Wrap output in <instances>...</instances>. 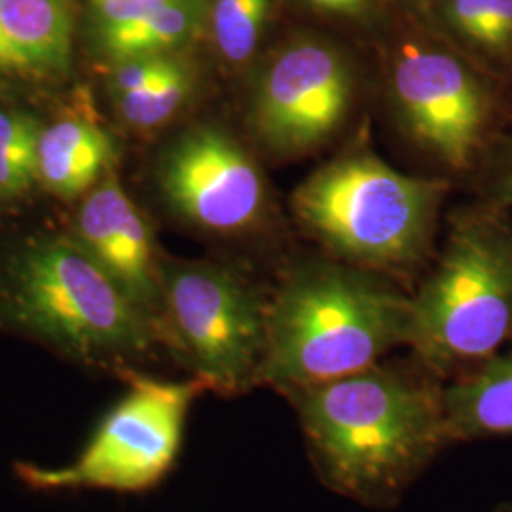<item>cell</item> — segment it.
I'll list each match as a JSON object with an SVG mask.
<instances>
[{
  "mask_svg": "<svg viewBox=\"0 0 512 512\" xmlns=\"http://www.w3.org/2000/svg\"><path fill=\"white\" fill-rule=\"evenodd\" d=\"M160 190L175 213L211 232H241L266 207V184L253 156L228 131L203 124L167 148Z\"/></svg>",
  "mask_w": 512,
  "mask_h": 512,
  "instance_id": "10",
  "label": "cell"
},
{
  "mask_svg": "<svg viewBox=\"0 0 512 512\" xmlns=\"http://www.w3.org/2000/svg\"><path fill=\"white\" fill-rule=\"evenodd\" d=\"M114 158V143L105 129L82 118L59 120L40 133L38 181L55 196L71 200L99 183Z\"/></svg>",
  "mask_w": 512,
  "mask_h": 512,
  "instance_id": "14",
  "label": "cell"
},
{
  "mask_svg": "<svg viewBox=\"0 0 512 512\" xmlns=\"http://www.w3.org/2000/svg\"><path fill=\"white\" fill-rule=\"evenodd\" d=\"M391 93L412 137L452 169H469L484 147L494 101L456 55L406 44L391 67Z\"/></svg>",
  "mask_w": 512,
  "mask_h": 512,
  "instance_id": "9",
  "label": "cell"
},
{
  "mask_svg": "<svg viewBox=\"0 0 512 512\" xmlns=\"http://www.w3.org/2000/svg\"><path fill=\"white\" fill-rule=\"evenodd\" d=\"M410 298L363 266L306 260L268 300L260 385L291 395L376 365L408 338Z\"/></svg>",
  "mask_w": 512,
  "mask_h": 512,
  "instance_id": "2",
  "label": "cell"
},
{
  "mask_svg": "<svg viewBox=\"0 0 512 512\" xmlns=\"http://www.w3.org/2000/svg\"><path fill=\"white\" fill-rule=\"evenodd\" d=\"M74 241L147 311L162 334V264L147 220L114 173L86 196L78 211Z\"/></svg>",
  "mask_w": 512,
  "mask_h": 512,
  "instance_id": "11",
  "label": "cell"
},
{
  "mask_svg": "<svg viewBox=\"0 0 512 512\" xmlns=\"http://www.w3.org/2000/svg\"><path fill=\"white\" fill-rule=\"evenodd\" d=\"M183 65L184 61L171 54L141 55L118 61L109 78L112 97L143 92Z\"/></svg>",
  "mask_w": 512,
  "mask_h": 512,
  "instance_id": "19",
  "label": "cell"
},
{
  "mask_svg": "<svg viewBox=\"0 0 512 512\" xmlns=\"http://www.w3.org/2000/svg\"><path fill=\"white\" fill-rule=\"evenodd\" d=\"M444 414L452 444L512 437V340L484 365L444 384Z\"/></svg>",
  "mask_w": 512,
  "mask_h": 512,
  "instance_id": "13",
  "label": "cell"
},
{
  "mask_svg": "<svg viewBox=\"0 0 512 512\" xmlns=\"http://www.w3.org/2000/svg\"><path fill=\"white\" fill-rule=\"evenodd\" d=\"M444 184L404 175L368 152L317 169L294 192L296 215L336 255L363 268H403L431 236Z\"/></svg>",
  "mask_w": 512,
  "mask_h": 512,
  "instance_id": "5",
  "label": "cell"
},
{
  "mask_svg": "<svg viewBox=\"0 0 512 512\" xmlns=\"http://www.w3.org/2000/svg\"><path fill=\"white\" fill-rule=\"evenodd\" d=\"M512 340V230L494 213L459 219L437 266L410 298L406 346L450 382Z\"/></svg>",
  "mask_w": 512,
  "mask_h": 512,
  "instance_id": "4",
  "label": "cell"
},
{
  "mask_svg": "<svg viewBox=\"0 0 512 512\" xmlns=\"http://www.w3.org/2000/svg\"><path fill=\"white\" fill-rule=\"evenodd\" d=\"M495 200L501 205L512 207V145L509 152L501 158V164L495 171L494 186Z\"/></svg>",
  "mask_w": 512,
  "mask_h": 512,
  "instance_id": "23",
  "label": "cell"
},
{
  "mask_svg": "<svg viewBox=\"0 0 512 512\" xmlns=\"http://www.w3.org/2000/svg\"><path fill=\"white\" fill-rule=\"evenodd\" d=\"M97 35L135 25L169 0H93Z\"/></svg>",
  "mask_w": 512,
  "mask_h": 512,
  "instance_id": "20",
  "label": "cell"
},
{
  "mask_svg": "<svg viewBox=\"0 0 512 512\" xmlns=\"http://www.w3.org/2000/svg\"><path fill=\"white\" fill-rule=\"evenodd\" d=\"M311 6L330 12V14H357L366 6L368 0H308Z\"/></svg>",
  "mask_w": 512,
  "mask_h": 512,
  "instance_id": "24",
  "label": "cell"
},
{
  "mask_svg": "<svg viewBox=\"0 0 512 512\" xmlns=\"http://www.w3.org/2000/svg\"><path fill=\"white\" fill-rule=\"evenodd\" d=\"M2 317L25 334L88 366L126 372L162 334L76 241L40 239L8 268Z\"/></svg>",
  "mask_w": 512,
  "mask_h": 512,
  "instance_id": "3",
  "label": "cell"
},
{
  "mask_svg": "<svg viewBox=\"0 0 512 512\" xmlns=\"http://www.w3.org/2000/svg\"><path fill=\"white\" fill-rule=\"evenodd\" d=\"M448 12L459 35L480 46L486 31L490 0H450Z\"/></svg>",
  "mask_w": 512,
  "mask_h": 512,
  "instance_id": "21",
  "label": "cell"
},
{
  "mask_svg": "<svg viewBox=\"0 0 512 512\" xmlns=\"http://www.w3.org/2000/svg\"><path fill=\"white\" fill-rule=\"evenodd\" d=\"M268 300L245 275L222 264L162 266V342L207 391L243 395L260 385Z\"/></svg>",
  "mask_w": 512,
  "mask_h": 512,
  "instance_id": "7",
  "label": "cell"
},
{
  "mask_svg": "<svg viewBox=\"0 0 512 512\" xmlns=\"http://www.w3.org/2000/svg\"><path fill=\"white\" fill-rule=\"evenodd\" d=\"M355 97L346 55L319 40H296L268 61L251 101L258 141L274 156H300L342 128Z\"/></svg>",
  "mask_w": 512,
  "mask_h": 512,
  "instance_id": "8",
  "label": "cell"
},
{
  "mask_svg": "<svg viewBox=\"0 0 512 512\" xmlns=\"http://www.w3.org/2000/svg\"><path fill=\"white\" fill-rule=\"evenodd\" d=\"M270 0H215L211 27L224 61L241 65L255 54L264 33Z\"/></svg>",
  "mask_w": 512,
  "mask_h": 512,
  "instance_id": "17",
  "label": "cell"
},
{
  "mask_svg": "<svg viewBox=\"0 0 512 512\" xmlns=\"http://www.w3.org/2000/svg\"><path fill=\"white\" fill-rule=\"evenodd\" d=\"M42 128L33 116L0 109V196L27 192L37 175L38 139Z\"/></svg>",
  "mask_w": 512,
  "mask_h": 512,
  "instance_id": "16",
  "label": "cell"
},
{
  "mask_svg": "<svg viewBox=\"0 0 512 512\" xmlns=\"http://www.w3.org/2000/svg\"><path fill=\"white\" fill-rule=\"evenodd\" d=\"M73 40L71 0H0V74L59 78Z\"/></svg>",
  "mask_w": 512,
  "mask_h": 512,
  "instance_id": "12",
  "label": "cell"
},
{
  "mask_svg": "<svg viewBox=\"0 0 512 512\" xmlns=\"http://www.w3.org/2000/svg\"><path fill=\"white\" fill-rule=\"evenodd\" d=\"M492 512H512V501H501L499 505H495Z\"/></svg>",
  "mask_w": 512,
  "mask_h": 512,
  "instance_id": "25",
  "label": "cell"
},
{
  "mask_svg": "<svg viewBox=\"0 0 512 512\" xmlns=\"http://www.w3.org/2000/svg\"><path fill=\"white\" fill-rule=\"evenodd\" d=\"M205 12L207 0H169L135 25L97 37L114 63L141 55L169 54L198 33Z\"/></svg>",
  "mask_w": 512,
  "mask_h": 512,
  "instance_id": "15",
  "label": "cell"
},
{
  "mask_svg": "<svg viewBox=\"0 0 512 512\" xmlns=\"http://www.w3.org/2000/svg\"><path fill=\"white\" fill-rule=\"evenodd\" d=\"M194 90V76L184 63L175 73L165 76L147 90L114 97L116 107L124 122L131 128L156 129L167 124Z\"/></svg>",
  "mask_w": 512,
  "mask_h": 512,
  "instance_id": "18",
  "label": "cell"
},
{
  "mask_svg": "<svg viewBox=\"0 0 512 512\" xmlns=\"http://www.w3.org/2000/svg\"><path fill=\"white\" fill-rule=\"evenodd\" d=\"M126 395L99 423L78 458L61 467L14 463L19 482L35 492H147L173 469L202 380H160L135 368L122 372Z\"/></svg>",
  "mask_w": 512,
  "mask_h": 512,
  "instance_id": "6",
  "label": "cell"
},
{
  "mask_svg": "<svg viewBox=\"0 0 512 512\" xmlns=\"http://www.w3.org/2000/svg\"><path fill=\"white\" fill-rule=\"evenodd\" d=\"M315 471L332 492L389 507L452 440L444 384L418 363H376L287 395Z\"/></svg>",
  "mask_w": 512,
  "mask_h": 512,
  "instance_id": "1",
  "label": "cell"
},
{
  "mask_svg": "<svg viewBox=\"0 0 512 512\" xmlns=\"http://www.w3.org/2000/svg\"><path fill=\"white\" fill-rule=\"evenodd\" d=\"M512 44V0H490V12L480 48L505 52Z\"/></svg>",
  "mask_w": 512,
  "mask_h": 512,
  "instance_id": "22",
  "label": "cell"
}]
</instances>
